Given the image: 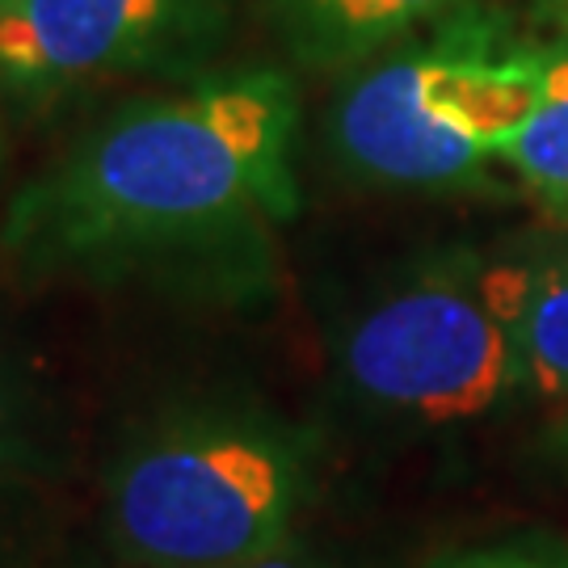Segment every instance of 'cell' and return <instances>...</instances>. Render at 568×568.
<instances>
[{"label": "cell", "instance_id": "obj_1", "mask_svg": "<svg viewBox=\"0 0 568 568\" xmlns=\"http://www.w3.org/2000/svg\"><path fill=\"white\" fill-rule=\"evenodd\" d=\"M295 126V84L274 68L119 105L13 199L4 253L30 270L122 278L262 236L300 206Z\"/></svg>", "mask_w": 568, "mask_h": 568}, {"label": "cell", "instance_id": "obj_2", "mask_svg": "<svg viewBox=\"0 0 568 568\" xmlns=\"http://www.w3.org/2000/svg\"><path fill=\"white\" fill-rule=\"evenodd\" d=\"M312 450L278 417L199 408L156 426L110 480L114 548L143 568H236L291 544Z\"/></svg>", "mask_w": 568, "mask_h": 568}, {"label": "cell", "instance_id": "obj_3", "mask_svg": "<svg viewBox=\"0 0 568 568\" xmlns=\"http://www.w3.org/2000/svg\"><path fill=\"white\" fill-rule=\"evenodd\" d=\"M337 363L366 413L405 429L480 422L527 392L471 257H438L379 291L349 321Z\"/></svg>", "mask_w": 568, "mask_h": 568}, {"label": "cell", "instance_id": "obj_4", "mask_svg": "<svg viewBox=\"0 0 568 568\" xmlns=\"http://www.w3.org/2000/svg\"><path fill=\"white\" fill-rule=\"evenodd\" d=\"M232 0H9L0 4V77L60 93L72 84L199 60Z\"/></svg>", "mask_w": 568, "mask_h": 568}, {"label": "cell", "instance_id": "obj_5", "mask_svg": "<svg viewBox=\"0 0 568 568\" xmlns=\"http://www.w3.org/2000/svg\"><path fill=\"white\" fill-rule=\"evenodd\" d=\"M337 161L384 190H471L488 178V152L459 140L422 98L417 51L375 63L349 81L333 110Z\"/></svg>", "mask_w": 568, "mask_h": 568}, {"label": "cell", "instance_id": "obj_6", "mask_svg": "<svg viewBox=\"0 0 568 568\" xmlns=\"http://www.w3.org/2000/svg\"><path fill=\"white\" fill-rule=\"evenodd\" d=\"M480 283L506 321L527 392L568 400V241L485 262Z\"/></svg>", "mask_w": 568, "mask_h": 568}, {"label": "cell", "instance_id": "obj_7", "mask_svg": "<svg viewBox=\"0 0 568 568\" xmlns=\"http://www.w3.org/2000/svg\"><path fill=\"white\" fill-rule=\"evenodd\" d=\"M459 4L464 0H274V26L307 68H349Z\"/></svg>", "mask_w": 568, "mask_h": 568}, {"label": "cell", "instance_id": "obj_8", "mask_svg": "<svg viewBox=\"0 0 568 568\" xmlns=\"http://www.w3.org/2000/svg\"><path fill=\"white\" fill-rule=\"evenodd\" d=\"M509 164L539 203L568 220V42L544 51V93L527 122L501 143Z\"/></svg>", "mask_w": 568, "mask_h": 568}, {"label": "cell", "instance_id": "obj_9", "mask_svg": "<svg viewBox=\"0 0 568 568\" xmlns=\"http://www.w3.org/2000/svg\"><path fill=\"white\" fill-rule=\"evenodd\" d=\"M426 568H568V548L548 535H518L501 544L443 551Z\"/></svg>", "mask_w": 568, "mask_h": 568}, {"label": "cell", "instance_id": "obj_10", "mask_svg": "<svg viewBox=\"0 0 568 568\" xmlns=\"http://www.w3.org/2000/svg\"><path fill=\"white\" fill-rule=\"evenodd\" d=\"M18 429H21V405L18 396H13V387H9V379L0 375V455L13 447Z\"/></svg>", "mask_w": 568, "mask_h": 568}, {"label": "cell", "instance_id": "obj_11", "mask_svg": "<svg viewBox=\"0 0 568 568\" xmlns=\"http://www.w3.org/2000/svg\"><path fill=\"white\" fill-rule=\"evenodd\" d=\"M236 568H321V565H316V560H307L295 544H283V548L265 551V556L248 560V565H236Z\"/></svg>", "mask_w": 568, "mask_h": 568}, {"label": "cell", "instance_id": "obj_12", "mask_svg": "<svg viewBox=\"0 0 568 568\" xmlns=\"http://www.w3.org/2000/svg\"><path fill=\"white\" fill-rule=\"evenodd\" d=\"M551 455L565 464V471H568V413L560 417V426L551 429Z\"/></svg>", "mask_w": 568, "mask_h": 568}, {"label": "cell", "instance_id": "obj_13", "mask_svg": "<svg viewBox=\"0 0 568 568\" xmlns=\"http://www.w3.org/2000/svg\"><path fill=\"white\" fill-rule=\"evenodd\" d=\"M548 13H551V21H556V26L565 30V39H568V0H551Z\"/></svg>", "mask_w": 568, "mask_h": 568}, {"label": "cell", "instance_id": "obj_14", "mask_svg": "<svg viewBox=\"0 0 568 568\" xmlns=\"http://www.w3.org/2000/svg\"><path fill=\"white\" fill-rule=\"evenodd\" d=\"M0 4H9V0H0Z\"/></svg>", "mask_w": 568, "mask_h": 568}]
</instances>
